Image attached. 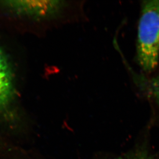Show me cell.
Wrapping results in <instances>:
<instances>
[{
	"instance_id": "6da1fadb",
	"label": "cell",
	"mask_w": 159,
	"mask_h": 159,
	"mask_svg": "<svg viewBox=\"0 0 159 159\" xmlns=\"http://www.w3.org/2000/svg\"><path fill=\"white\" fill-rule=\"evenodd\" d=\"M139 23L137 58L147 73L153 71L159 58V0L146 1L142 4Z\"/></svg>"
},
{
	"instance_id": "7a4b0ae2",
	"label": "cell",
	"mask_w": 159,
	"mask_h": 159,
	"mask_svg": "<svg viewBox=\"0 0 159 159\" xmlns=\"http://www.w3.org/2000/svg\"><path fill=\"white\" fill-rule=\"evenodd\" d=\"M14 91L11 68L3 51L0 48V111L7 106Z\"/></svg>"
},
{
	"instance_id": "5b68a950",
	"label": "cell",
	"mask_w": 159,
	"mask_h": 159,
	"mask_svg": "<svg viewBox=\"0 0 159 159\" xmlns=\"http://www.w3.org/2000/svg\"><path fill=\"white\" fill-rule=\"evenodd\" d=\"M149 88L152 96L159 107V75L151 80Z\"/></svg>"
},
{
	"instance_id": "3957f363",
	"label": "cell",
	"mask_w": 159,
	"mask_h": 159,
	"mask_svg": "<svg viewBox=\"0 0 159 159\" xmlns=\"http://www.w3.org/2000/svg\"><path fill=\"white\" fill-rule=\"evenodd\" d=\"M57 1L7 2L8 5L20 13L43 16L51 15L59 7Z\"/></svg>"
},
{
	"instance_id": "277c9868",
	"label": "cell",
	"mask_w": 159,
	"mask_h": 159,
	"mask_svg": "<svg viewBox=\"0 0 159 159\" xmlns=\"http://www.w3.org/2000/svg\"><path fill=\"white\" fill-rule=\"evenodd\" d=\"M110 159H159L152 153L147 144L143 143L121 156Z\"/></svg>"
}]
</instances>
